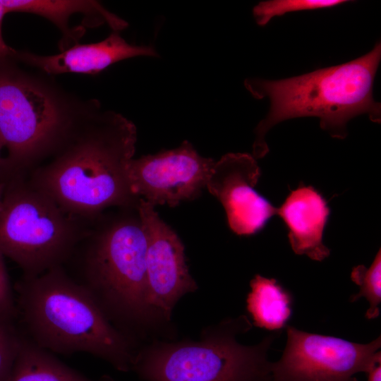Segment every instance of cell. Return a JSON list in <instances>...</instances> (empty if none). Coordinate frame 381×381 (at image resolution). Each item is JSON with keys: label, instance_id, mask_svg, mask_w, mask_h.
<instances>
[{"label": "cell", "instance_id": "1", "mask_svg": "<svg viewBox=\"0 0 381 381\" xmlns=\"http://www.w3.org/2000/svg\"><path fill=\"white\" fill-rule=\"evenodd\" d=\"M147 236L137 206L95 218L63 266L108 320L140 346L173 340L175 327L149 306Z\"/></svg>", "mask_w": 381, "mask_h": 381}, {"label": "cell", "instance_id": "2", "mask_svg": "<svg viewBox=\"0 0 381 381\" xmlns=\"http://www.w3.org/2000/svg\"><path fill=\"white\" fill-rule=\"evenodd\" d=\"M136 140L135 125L114 112L73 121L49 162L28 178L65 212L84 219L111 207H136L128 179Z\"/></svg>", "mask_w": 381, "mask_h": 381}, {"label": "cell", "instance_id": "3", "mask_svg": "<svg viewBox=\"0 0 381 381\" xmlns=\"http://www.w3.org/2000/svg\"><path fill=\"white\" fill-rule=\"evenodd\" d=\"M16 322L23 334L52 353H87L121 372L132 370L140 346L116 329L64 266L16 285Z\"/></svg>", "mask_w": 381, "mask_h": 381}, {"label": "cell", "instance_id": "4", "mask_svg": "<svg viewBox=\"0 0 381 381\" xmlns=\"http://www.w3.org/2000/svg\"><path fill=\"white\" fill-rule=\"evenodd\" d=\"M381 59V44L347 63L278 80L247 78L244 85L256 99L267 98L269 111L255 129L253 157L269 152L265 135L279 122L297 117L320 119L321 128L344 139L346 124L353 117L368 114L380 123L381 106L373 96V82Z\"/></svg>", "mask_w": 381, "mask_h": 381}, {"label": "cell", "instance_id": "5", "mask_svg": "<svg viewBox=\"0 0 381 381\" xmlns=\"http://www.w3.org/2000/svg\"><path fill=\"white\" fill-rule=\"evenodd\" d=\"M251 326L241 315L203 328L198 340L153 339L140 346L131 370L145 381H270L274 337L239 343L237 336Z\"/></svg>", "mask_w": 381, "mask_h": 381}, {"label": "cell", "instance_id": "6", "mask_svg": "<svg viewBox=\"0 0 381 381\" xmlns=\"http://www.w3.org/2000/svg\"><path fill=\"white\" fill-rule=\"evenodd\" d=\"M2 194L0 253L25 276L63 266L91 222L71 215L29 181L16 175Z\"/></svg>", "mask_w": 381, "mask_h": 381}, {"label": "cell", "instance_id": "7", "mask_svg": "<svg viewBox=\"0 0 381 381\" xmlns=\"http://www.w3.org/2000/svg\"><path fill=\"white\" fill-rule=\"evenodd\" d=\"M52 95L24 78L0 72V140L16 175H28L49 157L71 126Z\"/></svg>", "mask_w": 381, "mask_h": 381}, {"label": "cell", "instance_id": "8", "mask_svg": "<svg viewBox=\"0 0 381 381\" xmlns=\"http://www.w3.org/2000/svg\"><path fill=\"white\" fill-rule=\"evenodd\" d=\"M281 358L270 363V381H358L381 360L380 337L368 344L309 333L291 326Z\"/></svg>", "mask_w": 381, "mask_h": 381}, {"label": "cell", "instance_id": "9", "mask_svg": "<svg viewBox=\"0 0 381 381\" xmlns=\"http://www.w3.org/2000/svg\"><path fill=\"white\" fill-rule=\"evenodd\" d=\"M214 162L185 140L175 149L132 159L128 167L130 188L134 196L155 207H175L200 194Z\"/></svg>", "mask_w": 381, "mask_h": 381}, {"label": "cell", "instance_id": "10", "mask_svg": "<svg viewBox=\"0 0 381 381\" xmlns=\"http://www.w3.org/2000/svg\"><path fill=\"white\" fill-rule=\"evenodd\" d=\"M137 209L147 236L148 304L162 319L172 323L178 302L198 286L189 272L185 247L177 234L152 204L139 199Z\"/></svg>", "mask_w": 381, "mask_h": 381}, {"label": "cell", "instance_id": "11", "mask_svg": "<svg viewBox=\"0 0 381 381\" xmlns=\"http://www.w3.org/2000/svg\"><path fill=\"white\" fill-rule=\"evenodd\" d=\"M261 174L253 155L228 153L212 165L205 183L222 203L227 222L238 236H250L264 228L277 207L258 193L255 186Z\"/></svg>", "mask_w": 381, "mask_h": 381}, {"label": "cell", "instance_id": "12", "mask_svg": "<svg viewBox=\"0 0 381 381\" xmlns=\"http://www.w3.org/2000/svg\"><path fill=\"white\" fill-rule=\"evenodd\" d=\"M330 210L326 200L313 186L301 184L291 190L277 214L285 223L294 252L322 261L329 255L323 243V233Z\"/></svg>", "mask_w": 381, "mask_h": 381}, {"label": "cell", "instance_id": "13", "mask_svg": "<svg viewBox=\"0 0 381 381\" xmlns=\"http://www.w3.org/2000/svg\"><path fill=\"white\" fill-rule=\"evenodd\" d=\"M140 56H157V53L151 46L128 44L115 31L98 42L76 44L54 55L24 54L23 59L49 74H95L119 61Z\"/></svg>", "mask_w": 381, "mask_h": 381}, {"label": "cell", "instance_id": "14", "mask_svg": "<svg viewBox=\"0 0 381 381\" xmlns=\"http://www.w3.org/2000/svg\"><path fill=\"white\" fill-rule=\"evenodd\" d=\"M6 381H116L108 375L86 377L40 348L23 333L19 351Z\"/></svg>", "mask_w": 381, "mask_h": 381}, {"label": "cell", "instance_id": "15", "mask_svg": "<svg viewBox=\"0 0 381 381\" xmlns=\"http://www.w3.org/2000/svg\"><path fill=\"white\" fill-rule=\"evenodd\" d=\"M246 309L253 325L269 330L284 327L292 313V297L276 279L256 274L250 282Z\"/></svg>", "mask_w": 381, "mask_h": 381}, {"label": "cell", "instance_id": "16", "mask_svg": "<svg viewBox=\"0 0 381 381\" xmlns=\"http://www.w3.org/2000/svg\"><path fill=\"white\" fill-rule=\"evenodd\" d=\"M6 12H25L42 16L64 30L71 16L75 13H112L93 1L78 0H1Z\"/></svg>", "mask_w": 381, "mask_h": 381}, {"label": "cell", "instance_id": "17", "mask_svg": "<svg viewBox=\"0 0 381 381\" xmlns=\"http://www.w3.org/2000/svg\"><path fill=\"white\" fill-rule=\"evenodd\" d=\"M351 280L356 284L360 291L351 297L352 302L361 297H365L370 307L365 317L370 320L380 315L381 302V251L379 249L373 262L369 267L363 265L354 267L351 273Z\"/></svg>", "mask_w": 381, "mask_h": 381}, {"label": "cell", "instance_id": "18", "mask_svg": "<svg viewBox=\"0 0 381 381\" xmlns=\"http://www.w3.org/2000/svg\"><path fill=\"white\" fill-rule=\"evenodd\" d=\"M344 0H270L258 3L253 9L257 23L264 26L275 16L286 13L333 7L344 4Z\"/></svg>", "mask_w": 381, "mask_h": 381}, {"label": "cell", "instance_id": "19", "mask_svg": "<svg viewBox=\"0 0 381 381\" xmlns=\"http://www.w3.org/2000/svg\"><path fill=\"white\" fill-rule=\"evenodd\" d=\"M22 338L16 320L0 314V381L8 379Z\"/></svg>", "mask_w": 381, "mask_h": 381}, {"label": "cell", "instance_id": "20", "mask_svg": "<svg viewBox=\"0 0 381 381\" xmlns=\"http://www.w3.org/2000/svg\"><path fill=\"white\" fill-rule=\"evenodd\" d=\"M4 258L0 253V314L16 320V298Z\"/></svg>", "mask_w": 381, "mask_h": 381}, {"label": "cell", "instance_id": "21", "mask_svg": "<svg viewBox=\"0 0 381 381\" xmlns=\"http://www.w3.org/2000/svg\"><path fill=\"white\" fill-rule=\"evenodd\" d=\"M6 13V10L0 0V59L15 54V51L6 44L2 36V23Z\"/></svg>", "mask_w": 381, "mask_h": 381}, {"label": "cell", "instance_id": "22", "mask_svg": "<svg viewBox=\"0 0 381 381\" xmlns=\"http://www.w3.org/2000/svg\"><path fill=\"white\" fill-rule=\"evenodd\" d=\"M366 373L367 381H381V360L375 362Z\"/></svg>", "mask_w": 381, "mask_h": 381}, {"label": "cell", "instance_id": "23", "mask_svg": "<svg viewBox=\"0 0 381 381\" xmlns=\"http://www.w3.org/2000/svg\"><path fill=\"white\" fill-rule=\"evenodd\" d=\"M3 148H4L3 145L0 140V173H1V169L4 167V159L1 157V150Z\"/></svg>", "mask_w": 381, "mask_h": 381}, {"label": "cell", "instance_id": "24", "mask_svg": "<svg viewBox=\"0 0 381 381\" xmlns=\"http://www.w3.org/2000/svg\"><path fill=\"white\" fill-rule=\"evenodd\" d=\"M1 200H2V192H1V188L0 187V206L1 204Z\"/></svg>", "mask_w": 381, "mask_h": 381}, {"label": "cell", "instance_id": "25", "mask_svg": "<svg viewBox=\"0 0 381 381\" xmlns=\"http://www.w3.org/2000/svg\"><path fill=\"white\" fill-rule=\"evenodd\" d=\"M0 209H1V206H0Z\"/></svg>", "mask_w": 381, "mask_h": 381}]
</instances>
